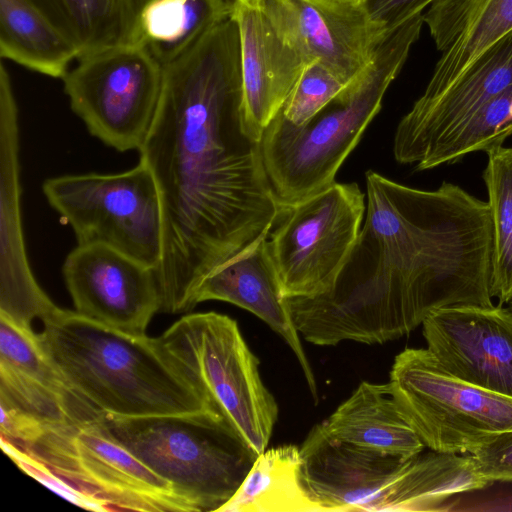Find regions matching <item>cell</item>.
I'll return each instance as SVG.
<instances>
[{
	"mask_svg": "<svg viewBox=\"0 0 512 512\" xmlns=\"http://www.w3.org/2000/svg\"><path fill=\"white\" fill-rule=\"evenodd\" d=\"M242 108L239 36L229 16L163 67L155 118L138 150L161 201L155 274L163 312L193 309L201 281L267 238L284 208Z\"/></svg>",
	"mask_w": 512,
	"mask_h": 512,
	"instance_id": "6da1fadb",
	"label": "cell"
},
{
	"mask_svg": "<svg viewBox=\"0 0 512 512\" xmlns=\"http://www.w3.org/2000/svg\"><path fill=\"white\" fill-rule=\"evenodd\" d=\"M434 0H366L364 8L369 17L387 32L424 10Z\"/></svg>",
	"mask_w": 512,
	"mask_h": 512,
	"instance_id": "f546056e",
	"label": "cell"
},
{
	"mask_svg": "<svg viewBox=\"0 0 512 512\" xmlns=\"http://www.w3.org/2000/svg\"><path fill=\"white\" fill-rule=\"evenodd\" d=\"M472 457L479 472L492 484L512 482V432L499 436Z\"/></svg>",
	"mask_w": 512,
	"mask_h": 512,
	"instance_id": "f1b7e54d",
	"label": "cell"
},
{
	"mask_svg": "<svg viewBox=\"0 0 512 512\" xmlns=\"http://www.w3.org/2000/svg\"><path fill=\"white\" fill-rule=\"evenodd\" d=\"M157 340L175 370L216 405L257 456L262 453L276 424L278 405L237 322L216 312L191 313Z\"/></svg>",
	"mask_w": 512,
	"mask_h": 512,
	"instance_id": "52a82bcc",
	"label": "cell"
},
{
	"mask_svg": "<svg viewBox=\"0 0 512 512\" xmlns=\"http://www.w3.org/2000/svg\"><path fill=\"white\" fill-rule=\"evenodd\" d=\"M230 16V0H143L133 43L165 67Z\"/></svg>",
	"mask_w": 512,
	"mask_h": 512,
	"instance_id": "7402d4cb",
	"label": "cell"
},
{
	"mask_svg": "<svg viewBox=\"0 0 512 512\" xmlns=\"http://www.w3.org/2000/svg\"><path fill=\"white\" fill-rule=\"evenodd\" d=\"M78 49L79 58L132 44L143 0H29Z\"/></svg>",
	"mask_w": 512,
	"mask_h": 512,
	"instance_id": "d4e9b609",
	"label": "cell"
},
{
	"mask_svg": "<svg viewBox=\"0 0 512 512\" xmlns=\"http://www.w3.org/2000/svg\"><path fill=\"white\" fill-rule=\"evenodd\" d=\"M306 62L318 60L349 85L367 68L388 33L364 6L327 0H261Z\"/></svg>",
	"mask_w": 512,
	"mask_h": 512,
	"instance_id": "2e32d148",
	"label": "cell"
},
{
	"mask_svg": "<svg viewBox=\"0 0 512 512\" xmlns=\"http://www.w3.org/2000/svg\"><path fill=\"white\" fill-rule=\"evenodd\" d=\"M423 13L389 31L362 74L308 121L295 125L278 112L260 138L263 165L281 206L328 188L378 114L423 27Z\"/></svg>",
	"mask_w": 512,
	"mask_h": 512,
	"instance_id": "277c9868",
	"label": "cell"
},
{
	"mask_svg": "<svg viewBox=\"0 0 512 512\" xmlns=\"http://www.w3.org/2000/svg\"><path fill=\"white\" fill-rule=\"evenodd\" d=\"M366 204L356 183L284 206L267 246L286 298H313L334 286L361 230Z\"/></svg>",
	"mask_w": 512,
	"mask_h": 512,
	"instance_id": "30bf717a",
	"label": "cell"
},
{
	"mask_svg": "<svg viewBox=\"0 0 512 512\" xmlns=\"http://www.w3.org/2000/svg\"><path fill=\"white\" fill-rule=\"evenodd\" d=\"M219 300L243 308L279 334L294 353L310 393L318 401L315 375L271 260L267 238L210 272L197 287L194 307Z\"/></svg>",
	"mask_w": 512,
	"mask_h": 512,
	"instance_id": "d6986e66",
	"label": "cell"
},
{
	"mask_svg": "<svg viewBox=\"0 0 512 512\" xmlns=\"http://www.w3.org/2000/svg\"><path fill=\"white\" fill-rule=\"evenodd\" d=\"M0 56L63 79L79 51L29 0H0Z\"/></svg>",
	"mask_w": 512,
	"mask_h": 512,
	"instance_id": "603a6c76",
	"label": "cell"
},
{
	"mask_svg": "<svg viewBox=\"0 0 512 512\" xmlns=\"http://www.w3.org/2000/svg\"><path fill=\"white\" fill-rule=\"evenodd\" d=\"M348 86V83L322 62H308L279 112L289 122L301 125Z\"/></svg>",
	"mask_w": 512,
	"mask_h": 512,
	"instance_id": "83f0119b",
	"label": "cell"
},
{
	"mask_svg": "<svg viewBox=\"0 0 512 512\" xmlns=\"http://www.w3.org/2000/svg\"><path fill=\"white\" fill-rule=\"evenodd\" d=\"M440 16L451 44L436 62L423 97L446 89L512 31V0H440Z\"/></svg>",
	"mask_w": 512,
	"mask_h": 512,
	"instance_id": "44dd1931",
	"label": "cell"
},
{
	"mask_svg": "<svg viewBox=\"0 0 512 512\" xmlns=\"http://www.w3.org/2000/svg\"><path fill=\"white\" fill-rule=\"evenodd\" d=\"M300 454L302 482L324 512L396 511L409 458L331 441L317 425Z\"/></svg>",
	"mask_w": 512,
	"mask_h": 512,
	"instance_id": "4fadbf2b",
	"label": "cell"
},
{
	"mask_svg": "<svg viewBox=\"0 0 512 512\" xmlns=\"http://www.w3.org/2000/svg\"><path fill=\"white\" fill-rule=\"evenodd\" d=\"M486 154L482 178L492 222L491 294L504 305L512 300V146Z\"/></svg>",
	"mask_w": 512,
	"mask_h": 512,
	"instance_id": "484cf974",
	"label": "cell"
},
{
	"mask_svg": "<svg viewBox=\"0 0 512 512\" xmlns=\"http://www.w3.org/2000/svg\"><path fill=\"white\" fill-rule=\"evenodd\" d=\"M317 426L331 441L402 458L413 457L426 448L400 412L388 382H361Z\"/></svg>",
	"mask_w": 512,
	"mask_h": 512,
	"instance_id": "ffe728a7",
	"label": "cell"
},
{
	"mask_svg": "<svg viewBox=\"0 0 512 512\" xmlns=\"http://www.w3.org/2000/svg\"><path fill=\"white\" fill-rule=\"evenodd\" d=\"M427 349L454 376L512 397V310L502 304L459 305L422 323Z\"/></svg>",
	"mask_w": 512,
	"mask_h": 512,
	"instance_id": "9a60e30c",
	"label": "cell"
},
{
	"mask_svg": "<svg viewBox=\"0 0 512 512\" xmlns=\"http://www.w3.org/2000/svg\"><path fill=\"white\" fill-rule=\"evenodd\" d=\"M101 418L119 443L198 512L218 511L229 501L257 457L220 412Z\"/></svg>",
	"mask_w": 512,
	"mask_h": 512,
	"instance_id": "5b68a950",
	"label": "cell"
},
{
	"mask_svg": "<svg viewBox=\"0 0 512 512\" xmlns=\"http://www.w3.org/2000/svg\"><path fill=\"white\" fill-rule=\"evenodd\" d=\"M388 384L403 417L430 450L472 455L512 432V397L454 376L427 348L400 352Z\"/></svg>",
	"mask_w": 512,
	"mask_h": 512,
	"instance_id": "ba28073f",
	"label": "cell"
},
{
	"mask_svg": "<svg viewBox=\"0 0 512 512\" xmlns=\"http://www.w3.org/2000/svg\"><path fill=\"white\" fill-rule=\"evenodd\" d=\"M101 413L43 422L33 441L10 444L85 499L92 511L198 512L109 433Z\"/></svg>",
	"mask_w": 512,
	"mask_h": 512,
	"instance_id": "8992f818",
	"label": "cell"
},
{
	"mask_svg": "<svg viewBox=\"0 0 512 512\" xmlns=\"http://www.w3.org/2000/svg\"><path fill=\"white\" fill-rule=\"evenodd\" d=\"M512 136V87L494 97L436 142L416 171L453 164L474 152L503 146Z\"/></svg>",
	"mask_w": 512,
	"mask_h": 512,
	"instance_id": "4316f807",
	"label": "cell"
},
{
	"mask_svg": "<svg viewBox=\"0 0 512 512\" xmlns=\"http://www.w3.org/2000/svg\"><path fill=\"white\" fill-rule=\"evenodd\" d=\"M230 18L239 36L244 124L248 134L260 141L307 62L261 0H230Z\"/></svg>",
	"mask_w": 512,
	"mask_h": 512,
	"instance_id": "e0dca14e",
	"label": "cell"
},
{
	"mask_svg": "<svg viewBox=\"0 0 512 512\" xmlns=\"http://www.w3.org/2000/svg\"><path fill=\"white\" fill-rule=\"evenodd\" d=\"M218 512H324L301 477L300 447L292 444L260 453L236 493Z\"/></svg>",
	"mask_w": 512,
	"mask_h": 512,
	"instance_id": "cb8c5ba5",
	"label": "cell"
},
{
	"mask_svg": "<svg viewBox=\"0 0 512 512\" xmlns=\"http://www.w3.org/2000/svg\"><path fill=\"white\" fill-rule=\"evenodd\" d=\"M330 2H335L339 4H346V5H354V6H364L366 0H327Z\"/></svg>",
	"mask_w": 512,
	"mask_h": 512,
	"instance_id": "4dcf8cb0",
	"label": "cell"
},
{
	"mask_svg": "<svg viewBox=\"0 0 512 512\" xmlns=\"http://www.w3.org/2000/svg\"><path fill=\"white\" fill-rule=\"evenodd\" d=\"M62 80L71 110L93 137L119 152L141 148L163 82V67L145 48L123 44L84 55Z\"/></svg>",
	"mask_w": 512,
	"mask_h": 512,
	"instance_id": "8fae6325",
	"label": "cell"
},
{
	"mask_svg": "<svg viewBox=\"0 0 512 512\" xmlns=\"http://www.w3.org/2000/svg\"><path fill=\"white\" fill-rule=\"evenodd\" d=\"M365 178L364 224L334 286L313 298H287L306 341L383 344L436 310L493 305L487 201L447 181L422 190L375 171Z\"/></svg>",
	"mask_w": 512,
	"mask_h": 512,
	"instance_id": "7a4b0ae2",
	"label": "cell"
},
{
	"mask_svg": "<svg viewBox=\"0 0 512 512\" xmlns=\"http://www.w3.org/2000/svg\"><path fill=\"white\" fill-rule=\"evenodd\" d=\"M62 274L75 311L108 327L145 334L161 310L155 270L107 245H77Z\"/></svg>",
	"mask_w": 512,
	"mask_h": 512,
	"instance_id": "7c38bea8",
	"label": "cell"
},
{
	"mask_svg": "<svg viewBox=\"0 0 512 512\" xmlns=\"http://www.w3.org/2000/svg\"><path fill=\"white\" fill-rule=\"evenodd\" d=\"M18 108L10 75L0 68V315L32 329L57 306L36 281L21 216Z\"/></svg>",
	"mask_w": 512,
	"mask_h": 512,
	"instance_id": "5bb4252c",
	"label": "cell"
},
{
	"mask_svg": "<svg viewBox=\"0 0 512 512\" xmlns=\"http://www.w3.org/2000/svg\"><path fill=\"white\" fill-rule=\"evenodd\" d=\"M512 87V31L486 50L446 89L420 96L395 130L393 155L415 167L441 138Z\"/></svg>",
	"mask_w": 512,
	"mask_h": 512,
	"instance_id": "ac0fdd59",
	"label": "cell"
},
{
	"mask_svg": "<svg viewBox=\"0 0 512 512\" xmlns=\"http://www.w3.org/2000/svg\"><path fill=\"white\" fill-rule=\"evenodd\" d=\"M37 333L69 386L97 410L117 417L220 412L189 384L157 338L120 331L57 307Z\"/></svg>",
	"mask_w": 512,
	"mask_h": 512,
	"instance_id": "3957f363",
	"label": "cell"
},
{
	"mask_svg": "<svg viewBox=\"0 0 512 512\" xmlns=\"http://www.w3.org/2000/svg\"><path fill=\"white\" fill-rule=\"evenodd\" d=\"M42 191L72 227L77 245L104 244L156 270L162 209L157 184L144 163L115 174L50 177Z\"/></svg>",
	"mask_w": 512,
	"mask_h": 512,
	"instance_id": "9c48e42d",
	"label": "cell"
}]
</instances>
